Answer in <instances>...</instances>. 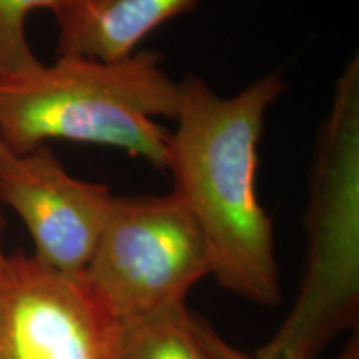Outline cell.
Masks as SVG:
<instances>
[{"mask_svg": "<svg viewBox=\"0 0 359 359\" xmlns=\"http://www.w3.org/2000/svg\"><path fill=\"white\" fill-rule=\"evenodd\" d=\"M198 331L205 346L208 348V351L212 353V356L215 359H257L246 356V354L241 353L240 349H236L235 346H231L230 343H226V341H224L208 323L201 320V318H198Z\"/></svg>", "mask_w": 359, "mask_h": 359, "instance_id": "cell-10", "label": "cell"}, {"mask_svg": "<svg viewBox=\"0 0 359 359\" xmlns=\"http://www.w3.org/2000/svg\"><path fill=\"white\" fill-rule=\"evenodd\" d=\"M178 102L180 82L155 52L115 62L58 57L0 82V137L13 155L57 138L120 148L167 170L170 132L156 118L175 120Z\"/></svg>", "mask_w": 359, "mask_h": 359, "instance_id": "cell-2", "label": "cell"}, {"mask_svg": "<svg viewBox=\"0 0 359 359\" xmlns=\"http://www.w3.org/2000/svg\"><path fill=\"white\" fill-rule=\"evenodd\" d=\"M114 193L67 173L50 147L0 161V203L29 230L34 257L64 275H83L109 217Z\"/></svg>", "mask_w": 359, "mask_h": 359, "instance_id": "cell-6", "label": "cell"}, {"mask_svg": "<svg viewBox=\"0 0 359 359\" xmlns=\"http://www.w3.org/2000/svg\"><path fill=\"white\" fill-rule=\"evenodd\" d=\"M69 0H0V82L42 64L25 34L27 17L39 8L55 12Z\"/></svg>", "mask_w": 359, "mask_h": 359, "instance_id": "cell-9", "label": "cell"}, {"mask_svg": "<svg viewBox=\"0 0 359 359\" xmlns=\"http://www.w3.org/2000/svg\"><path fill=\"white\" fill-rule=\"evenodd\" d=\"M338 359H359V341H358V330L354 331V336L349 339L346 348L339 354Z\"/></svg>", "mask_w": 359, "mask_h": 359, "instance_id": "cell-11", "label": "cell"}, {"mask_svg": "<svg viewBox=\"0 0 359 359\" xmlns=\"http://www.w3.org/2000/svg\"><path fill=\"white\" fill-rule=\"evenodd\" d=\"M212 275L208 246L175 193L116 196L83 280L116 326L185 303Z\"/></svg>", "mask_w": 359, "mask_h": 359, "instance_id": "cell-4", "label": "cell"}, {"mask_svg": "<svg viewBox=\"0 0 359 359\" xmlns=\"http://www.w3.org/2000/svg\"><path fill=\"white\" fill-rule=\"evenodd\" d=\"M4 215H2V203H0V263H2L4 257H6V253H4V248H2V231H4Z\"/></svg>", "mask_w": 359, "mask_h": 359, "instance_id": "cell-12", "label": "cell"}, {"mask_svg": "<svg viewBox=\"0 0 359 359\" xmlns=\"http://www.w3.org/2000/svg\"><path fill=\"white\" fill-rule=\"evenodd\" d=\"M11 154V151L7 150V147H6V143H4V140H2V137H0V161H2L4 158H6V156Z\"/></svg>", "mask_w": 359, "mask_h": 359, "instance_id": "cell-13", "label": "cell"}, {"mask_svg": "<svg viewBox=\"0 0 359 359\" xmlns=\"http://www.w3.org/2000/svg\"><path fill=\"white\" fill-rule=\"evenodd\" d=\"M198 0H69L53 12L58 57L115 62L130 57L160 25Z\"/></svg>", "mask_w": 359, "mask_h": 359, "instance_id": "cell-7", "label": "cell"}, {"mask_svg": "<svg viewBox=\"0 0 359 359\" xmlns=\"http://www.w3.org/2000/svg\"><path fill=\"white\" fill-rule=\"evenodd\" d=\"M116 323L82 275L24 251L0 263V359H114Z\"/></svg>", "mask_w": 359, "mask_h": 359, "instance_id": "cell-5", "label": "cell"}, {"mask_svg": "<svg viewBox=\"0 0 359 359\" xmlns=\"http://www.w3.org/2000/svg\"><path fill=\"white\" fill-rule=\"evenodd\" d=\"M299 294L257 359H318L359 318V58L341 72L309 177Z\"/></svg>", "mask_w": 359, "mask_h": 359, "instance_id": "cell-3", "label": "cell"}, {"mask_svg": "<svg viewBox=\"0 0 359 359\" xmlns=\"http://www.w3.org/2000/svg\"><path fill=\"white\" fill-rule=\"evenodd\" d=\"M286 90L280 74L222 97L196 75L180 82L170 132L173 193L195 218L223 290L259 306L281 302L275 228L259 203V142L269 107Z\"/></svg>", "mask_w": 359, "mask_h": 359, "instance_id": "cell-1", "label": "cell"}, {"mask_svg": "<svg viewBox=\"0 0 359 359\" xmlns=\"http://www.w3.org/2000/svg\"><path fill=\"white\" fill-rule=\"evenodd\" d=\"M114 359H215L185 303L118 326Z\"/></svg>", "mask_w": 359, "mask_h": 359, "instance_id": "cell-8", "label": "cell"}]
</instances>
